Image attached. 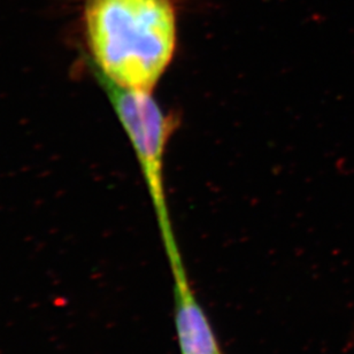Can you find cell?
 Masks as SVG:
<instances>
[{
    "label": "cell",
    "mask_w": 354,
    "mask_h": 354,
    "mask_svg": "<svg viewBox=\"0 0 354 354\" xmlns=\"http://www.w3.org/2000/svg\"><path fill=\"white\" fill-rule=\"evenodd\" d=\"M86 24L102 80L152 93L176 53L173 0H86Z\"/></svg>",
    "instance_id": "cell-1"
},
{
    "label": "cell",
    "mask_w": 354,
    "mask_h": 354,
    "mask_svg": "<svg viewBox=\"0 0 354 354\" xmlns=\"http://www.w3.org/2000/svg\"><path fill=\"white\" fill-rule=\"evenodd\" d=\"M102 83L106 84L120 119L142 161L154 204L160 213L161 232H169L171 227L165 209L161 169L165 149L173 130L171 118L158 105L151 92L131 91L107 81Z\"/></svg>",
    "instance_id": "cell-2"
}]
</instances>
